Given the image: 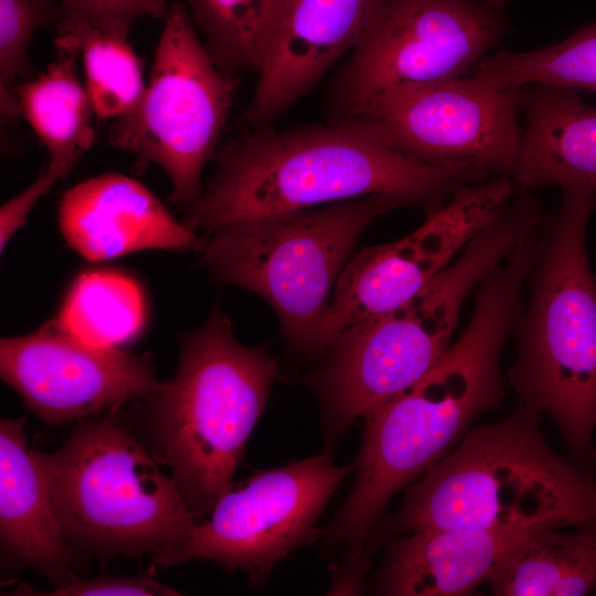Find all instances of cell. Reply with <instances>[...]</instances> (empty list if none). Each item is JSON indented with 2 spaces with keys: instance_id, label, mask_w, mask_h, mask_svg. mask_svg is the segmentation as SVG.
Masks as SVG:
<instances>
[{
  "instance_id": "8fae6325",
  "label": "cell",
  "mask_w": 596,
  "mask_h": 596,
  "mask_svg": "<svg viewBox=\"0 0 596 596\" xmlns=\"http://www.w3.org/2000/svg\"><path fill=\"white\" fill-rule=\"evenodd\" d=\"M352 470L354 462L337 466L327 454L259 470L224 492L185 543L151 560L162 567L214 561L263 584L280 560L323 536L318 520Z\"/></svg>"
},
{
  "instance_id": "d6986e66",
  "label": "cell",
  "mask_w": 596,
  "mask_h": 596,
  "mask_svg": "<svg viewBox=\"0 0 596 596\" xmlns=\"http://www.w3.org/2000/svg\"><path fill=\"white\" fill-rule=\"evenodd\" d=\"M55 60L34 78L15 86L20 116L49 153V163L68 172L95 141L96 117L77 72L78 52L54 42Z\"/></svg>"
},
{
  "instance_id": "7c38bea8",
  "label": "cell",
  "mask_w": 596,
  "mask_h": 596,
  "mask_svg": "<svg viewBox=\"0 0 596 596\" xmlns=\"http://www.w3.org/2000/svg\"><path fill=\"white\" fill-rule=\"evenodd\" d=\"M515 194L511 178L460 185L409 235L352 256L319 326L311 360L348 327L393 310L421 292Z\"/></svg>"
},
{
  "instance_id": "ba28073f",
  "label": "cell",
  "mask_w": 596,
  "mask_h": 596,
  "mask_svg": "<svg viewBox=\"0 0 596 596\" xmlns=\"http://www.w3.org/2000/svg\"><path fill=\"white\" fill-rule=\"evenodd\" d=\"M510 31L503 9L487 0H372L329 82L328 121L392 91L468 76Z\"/></svg>"
},
{
  "instance_id": "ffe728a7",
  "label": "cell",
  "mask_w": 596,
  "mask_h": 596,
  "mask_svg": "<svg viewBox=\"0 0 596 596\" xmlns=\"http://www.w3.org/2000/svg\"><path fill=\"white\" fill-rule=\"evenodd\" d=\"M499 596H576L596 593V522L574 533L545 528L524 536L489 582Z\"/></svg>"
},
{
  "instance_id": "4316f807",
  "label": "cell",
  "mask_w": 596,
  "mask_h": 596,
  "mask_svg": "<svg viewBox=\"0 0 596 596\" xmlns=\"http://www.w3.org/2000/svg\"><path fill=\"white\" fill-rule=\"evenodd\" d=\"M14 595H49V596H106V595H128V596H167L180 595L171 587L161 584L155 578L140 575L134 577L125 576H99L91 579L77 577L70 584L53 588L50 592H41L31 588L26 584H20L14 590Z\"/></svg>"
},
{
  "instance_id": "9c48e42d",
  "label": "cell",
  "mask_w": 596,
  "mask_h": 596,
  "mask_svg": "<svg viewBox=\"0 0 596 596\" xmlns=\"http://www.w3.org/2000/svg\"><path fill=\"white\" fill-rule=\"evenodd\" d=\"M238 77L210 56L183 4L164 18L142 98L114 120L109 143L136 158L137 167H160L174 203L187 206L202 193V172L227 121Z\"/></svg>"
},
{
  "instance_id": "f1b7e54d",
  "label": "cell",
  "mask_w": 596,
  "mask_h": 596,
  "mask_svg": "<svg viewBox=\"0 0 596 596\" xmlns=\"http://www.w3.org/2000/svg\"><path fill=\"white\" fill-rule=\"evenodd\" d=\"M487 1L490 2L491 4H493L494 7L499 8V9H503V7L508 2V0H487Z\"/></svg>"
},
{
  "instance_id": "5b68a950",
  "label": "cell",
  "mask_w": 596,
  "mask_h": 596,
  "mask_svg": "<svg viewBox=\"0 0 596 596\" xmlns=\"http://www.w3.org/2000/svg\"><path fill=\"white\" fill-rule=\"evenodd\" d=\"M278 375L267 349L240 343L219 307L181 337L177 372L148 398L149 418L157 459L171 470L196 520L233 487Z\"/></svg>"
},
{
  "instance_id": "6da1fadb",
  "label": "cell",
  "mask_w": 596,
  "mask_h": 596,
  "mask_svg": "<svg viewBox=\"0 0 596 596\" xmlns=\"http://www.w3.org/2000/svg\"><path fill=\"white\" fill-rule=\"evenodd\" d=\"M217 168L183 223L206 235L222 226L372 194L426 215L464 178L411 159L348 121L285 130L252 129L217 153Z\"/></svg>"
},
{
  "instance_id": "2e32d148",
  "label": "cell",
  "mask_w": 596,
  "mask_h": 596,
  "mask_svg": "<svg viewBox=\"0 0 596 596\" xmlns=\"http://www.w3.org/2000/svg\"><path fill=\"white\" fill-rule=\"evenodd\" d=\"M517 93L525 127L511 178L515 191L556 185L596 198V108L574 88L528 84Z\"/></svg>"
},
{
  "instance_id": "3957f363",
  "label": "cell",
  "mask_w": 596,
  "mask_h": 596,
  "mask_svg": "<svg viewBox=\"0 0 596 596\" xmlns=\"http://www.w3.org/2000/svg\"><path fill=\"white\" fill-rule=\"evenodd\" d=\"M532 228L507 206L421 292L344 329L300 380L316 394L327 441L339 440L371 408L405 392L444 358L466 299Z\"/></svg>"
},
{
  "instance_id": "44dd1931",
  "label": "cell",
  "mask_w": 596,
  "mask_h": 596,
  "mask_svg": "<svg viewBox=\"0 0 596 596\" xmlns=\"http://www.w3.org/2000/svg\"><path fill=\"white\" fill-rule=\"evenodd\" d=\"M145 317L143 296L132 279L94 270L76 278L54 321L84 342L117 348L141 331Z\"/></svg>"
},
{
  "instance_id": "7402d4cb",
  "label": "cell",
  "mask_w": 596,
  "mask_h": 596,
  "mask_svg": "<svg viewBox=\"0 0 596 596\" xmlns=\"http://www.w3.org/2000/svg\"><path fill=\"white\" fill-rule=\"evenodd\" d=\"M191 19L214 63L237 76L262 67L285 0H188Z\"/></svg>"
},
{
  "instance_id": "f546056e",
  "label": "cell",
  "mask_w": 596,
  "mask_h": 596,
  "mask_svg": "<svg viewBox=\"0 0 596 596\" xmlns=\"http://www.w3.org/2000/svg\"><path fill=\"white\" fill-rule=\"evenodd\" d=\"M54 1H55V0H54ZM61 1H62V0H60V2H61Z\"/></svg>"
},
{
  "instance_id": "603a6c76",
  "label": "cell",
  "mask_w": 596,
  "mask_h": 596,
  "mask_svg": "<svg viewBox=\"0 0 596 596\" xmlns=\"http://www.w3.org/2000/svg\"><path fill=\"white\" fill-rule=\"evenodd\" d=\"M54 42L73 46L82 61L84 85L96 118L117 119L132 111L147 81L128 40L83 21L57 22Z\"/></svg>"
},
{
  "instance_id": "9a60e30c",
  "label": "cell",
  "mask_w": 596,
  "mask_h": 596,
  "mask_svg": "<svg viewBox=\"0 0 596 596\" xmlns=\"http://www.w3.org/2000/svg\"><path fill=\"white\" fill-rule=\"evenodd\" d=\"M58 224L68 246L88 260L142 249L202 251L205 244L147 187L117 172L68 189L58 204Z\"/></svg>"
},
{
  "instance_id": "5bb4252c",
  "label": "cell",
  "mask_w": 596,
  "mask_h": 596,
  "mask_svg": "<svg viewBox=\"0 0 596 596\" xmlns=\"http://www.w3.org/2000/svg\"><path fill=\"white\" fill-rule=\"evenodd\" d=\"M372 0H285L243 121L258 129L283 116L356 42Z\"/></svg>"
},
{
  "instance_id": "7a4b0ae2",
  "label": "cell",
  "mask_w": 596,
  "mask_h": 596,
  "mask_svg": "<svg viewBox=\"0 0 596 596\" xmlns=\"http://www.w3.org/2000/svg\"><path fill=\"white\" fill-rule=\"evenodd\" d=\"M539 411L518 401L502 421L470 429L405 490L369 543L423 531L530 533L596 522V476L557 455Z\"/></svg>"
},
{
  "instance_id": "8992f818",
  "label": "cell",
  "mask_w": 596,
  "mask_h": 596,
  "mask_svg": "<svg viewBox=\"0 0 596 596\" xmlns=\"http://www.w3.org/2000/svg\"><path fill=\"white\" fill-rule=\"evenodd\" d=\"M35 456L70 547L153 556L185 543L198 523L173 478L109 418L85 419Z\"/></svg>"
},
{
  "instance_id": "83f0119b",
  "label": "cell",
  "mask_w": 596,
  "mask_h": 596,
  "mask_svg": "<svg viewBox=\"0 0 596 596\" xmlns=\"http://www.w3.org/2000/svg\"><path fill=\"white\" fill-rule=\"evenodd\" d=\"M67 173L66 169L49 163L28 188L2 204L0 209L1 252L13 234L25 223L29 213L39 200Z\"/></svg>"
},
{
  "instance_id": "277c9868",
  "label": "cell",
  "mask_w": 596,
  "mask_h": 596,
  "mask_svg": "<svg viewBox=\"0 0 596 596\" xmlns=\"http://www.w3.org/2000/svg\"><path fill=\"white\" fill-rule=\"evenodd\" d=\"M562 192L512 329L517 356L507 377L519 402L555 422L573 461L596 476V274L586 248L596 198Z\"/></svg>"
},
{
  "instance_id": "cb8c5ba5",
  "label": "cell",
  "mask_w": 596,
  "mask_h": 596,
  "mask_svg": "<svg viewBox=\"0 0 596 596\" xmlns=\"http://www.w3.org/2000/svg\"><path fill=\"white\" fill-rule=\"evenodd\" d=\"M471 75L502 89L545 84L596 92V21L547 47L498 50L480 61Z\"/></svg>"
},
{
  "instance_id": "30bf717a",
  "label": "cell",
  "mask_w": 596,
  "mask_h": 596,
  "mask_svg": "<svg viewBox=\"0 0 596 596\" xmlns=\"http://www.w3.org/2000/svg\"><path fill=\"white\" fill-rule=\"evenodd\" d=\"M517 89L473 75L383 94L334 121L468 183L512 178L522 141Z\"/></svg>"
},
{
  "instance_id": "52a82bcc",
  "label": "cell",
  "mask_w": 596,
  "mask_h": 596,
  "mask_svg": "<svg viewBox=\"0 0 596 596\" xmlns=\"http://www.w3.org/2000/svg\"><path fill=\"white\" fill-rule=\"evenodd\" d=\"M402 202L387 194L235 222L213 232L201 263L217 281L251 290L277 313L280 334L311 360L337 281L362 233Z\"/></svg>"
},
{
  "instance_id": "484cf974",
  "label": "cell",
  "mask_w": 596,
  "mask_h": 596,
  "mask_svg": "<svg viewBox=\"0 0 596 596\" xmlns=\"http://www.w3.org/2000/svg\"><path fill=\"white\" fill-rule=\"evenodd\" d=\"M169 9L168 0H62L57 22L83 21L128 40L130 29L138 19H164Z\"/></svg>"
},
{
  "instance_id": "d4e9b609",
  "label": "cell",
  "mask_w": 596,
  "mask_h": 596,
  "mask_svg": "<svg viewBox=\"0 0 596 596\" xmlns=\"http://www.w3.org/2000/svg\"><path fill=\"white\" fill-rule=\"evenodd\" d=\"M54 0H0V95L1 117H21L15 79L31 71L30 43L36 30L45 22L57 19L58 6Z\"/></svg>"
},
{
  "instance_id": "ac0fdd59",
  "label": "cell",
  "mask_w": 596,
  "mask_h": 596,
  "mask_svg": "<svg viewBox=\"0 0 596 596\" xmlns=\"http://www.w3.org/2000/svg\"><path fill=\"white\" fill-rule=\"evenodd\" d=\"M25 417L0 422V539L4 553L44 575L53 588L78 576L35 450L24 433Z\"/></svg>"
},
{
  "instance_id": "e0dca14e",
  "label": "cell",
  "mask_w": 596,
  "mask_h": 596,
  "mask_svg": "<svg viewBox=\"0 0 596 596\" xmlns=\"http://www.w3.org/2000/svg\"><path fill=\"white\" fill-rule=\"evenodd\" d=\"M530 533L440 530L403 534L390 542L371 590L394 596L469 595L489 584Z\"/></svg>"
},
{
  "instance_id": "4fadbf2b",
  "label": "cell",
  "mask_w": 596,
  "mask_h": 596,
  "mask_svg": "<svg viewBox=\"0 0 596 596\" xmlns=\"http://www.w3.org/2000/svg\"><path fill=\"white\" fill-rule=\"evenodd\" d=\"M0 373L50 425L82 422L131 400H148L162 386L149 353L84 342L54 319L30 334L1 339Z\"/></svg>"
}]
</instances>
